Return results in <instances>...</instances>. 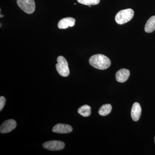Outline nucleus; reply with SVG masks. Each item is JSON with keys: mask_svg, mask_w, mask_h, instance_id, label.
<instances>
[{"mask_svg": "<svg viewBox=\"0 0 155 155\" xmlns=\"http://www.w3.org/2000/svg\"><path fill=\"white\" fill-rule=\"evenodd\" d=\"M89 62L92 67L100 70L108 69L111 64L110 59L102 54H97L91 56Z\"/></svg>", "mask_w": 155, "mask_h": 155, "instance_id": "1", "label": "nucleus"}, {"mask_svg": "<svg viewBox=\"0 0 155 155\" xmlns=\"http://www.w3.org/2000/svg\"><path fill=\"white\" fill-rule=\"evenodd\" d=\"M134 15V11L132 9H127L119 11L116 14L115 20L118 24L122 25L130 21Z\"/></svg>", "mask_w": 155, "mask_h": 155, "instance_id": "2", "label": "nucleus"}, {"mask_svg": "<svg viewBox=\"0 0 155 155\" xmlns=\"http://www.w3.org/2000/svg\"><path fill=\"white\" fill-rule=\"evenodd\" d=\"M57 62L58 64H56V67L58 73L63 77L69 76L70 71L68 62L65 58L63 56H59L57 58Z\"/></svg>", "mask_w": 155, "mask_h": 155, "instance_id": "3", "label": "nucleus"}, {"mask_svg": "<svg viewBox=\"0 0 155 155\" xmlns=\"http://www.w3.org/2000/svg\"><path fill=\"white\" fill-rule=\"evenodd\" d=\"M17 2L19 8L26 14H32L35 11L34 0H17Z\"/></svg>", "mask_w": 155, "mask_h": 155, "instance_id": "4", "label": "nucleus"}, {"mask_svg": "<svg viewBox=\"0 0 155 155\" xmlns=\"http://www.w3.org/2000/svg\"><path fill=\"white\" fill-rule=\"evenodd\" d=\"M43 147L46 149L51 151H58L63 149L65 143L63 142L58 140H51L45 142Z\"/></svg>", "mask_w": 155, "mask_h": 155, "instance_id": "5", "label": "nucleus"}, {"mask_svg": "<svg viewBox=\"0 0 155 155\" xmlns=\"http://www.w3.org/2000/svg\"><path fill=\"white\" fill-rule=\"evenodd\" d=\"M17 126V123L14 119H8L4 122L1 125L0 131L1 133H9L15 129Z\"/></svg>", "mask_w": 155, "mask_h": 155, "instance_id": "6", "label": "nucleus"}, {"mask_svg": "<svg viewBox=\"0 0 155 155\" xmlns=\"http://www.w3.org/2000/svg\"><path fill=\"white\" fill-rule=\"evenodd\" d=\"M72 127L67 124H58L53 127L52 131L59 134L69 133L72 131Z\"/></svg>", "mask_w": 155, "mask_h": 155, "instance_id": "7", "label": "nucleus"}, {"mask_svg": "<svg viewBox=\"0 0 155 155\" xmlns=\"http://www.w3.org/2000/svg\"><path fill=\"white\" fill-rule=\"evenodd\" d=\"M130 75V71L128 69H122L118 70L116 74V80L118 82L123 83L127 81Z\"/></svg>", "mask_w": 155, "mask_h": 155, "instance_id": "8", "label": "nucleus"}, {"mask_svg": "<svg viewBox=\"0 0 155 155\" xmlns=\"http://www.w3.org/2000/svg\"><path fill=\"white\" fill-rule=\"evenodd\" d=\"M75 19L72 17H66L61 19L58 23L60 29H66L69 27H73L75 25Z\"/></svg>", "mask_w": 155, "mask_h": 155, "instance_id": "9", "label": "nucleus"}, {"mask_svg": "<svg viewBox=\"0 0 155 155\" xmlns=\"http://www.w3.org/2000/svg\"><path fill=\"white\" fill-rule=\"evenodd\" d=\"M141 113V108L140 104L138 103H134L131 110V116L133 121H138L140 118Z\"/></svg>", "mask_w": 155, "mask_h": 155, "instance_id": "10", "label": "nucleus"}, {"mask_svg": "<svg viewBox=\"0 0 155 155\" xmlns=\"http://www.w3.org/2000/svg\"><path fill=\"white\" fill-rule=\"evenodd\" d=\"M155 30V16L150 17L147 21L144 30L147 33H151Z\"/></svg>", "mask_w": 155, "mask_h": 155, "instance_id": "11", "label": "nucleus"}, {"mask_svg": "<svg viewBox=\"0 0 155 155\" xmlns=\"http://www.w3.org/2000/svg\"><path fill=\"white\" fill-rule=\"evenodd\" d=\"M78 112L84 117H88L91 114V107L87 105H84L78 109Z\"/></svg>", "mask_w": 155, "mask_h": 155, "instance_id": "12", "label": "nucleus"}, {"mask_svg": "<svg viewBox=\"0 0 155 155\" xmlns=\"http://www.w3.org/2000/svg\"><path fill=\"white\" fill-rule=\"evenodd\" d=\"M112 107L110 104H106L102 106L99 110V114L101 116H106L110 113Z\"/></svg>", "mask_w": 155, "mask_h": 155, "instance_id": "13", "label": "nucleus"}, {"mask_svg": "<svg viewBox=\"0 0 155 155\" xmlns=\"http://www.w3.org/2000/svg\"><path fill=\"white\" fill-rule=\"evenodd\" d=\"M80 4L85 5H95L100 3V0H77Z\"/></svg>", "mask_w": 155, "mask_h": 155, "instance_id": "14", "label": "nucleus"}, {"mask_svg": "<svg viewBox=\"0 0 155 155\" xmlns=\"http://www.w3.org/2000/svg\"><path fill=\"white\" fill-rule=\"evenodd\" d=\"M6 99L5 97H0V111H2L5 104Z\"/></svg>", "mask_w": 155, "mask_h": 155, "instance_id": "15", "label": "nucleus"}, {"mask_svg": "<svg viewBox=\"0 0 155 155\" xmlns=\"http://www.w3.org/2000/svg\"><path fill=\"white\" fill-rule=\"evenodd\" d=\"M4 17V16H3V15H1V18H2V17Z\"/></svg>", "mask_w": 155, "mask_h": 155, "instance_id": "16", "label": "nucleus"}, {"mask_svg": "<svg viewBox=\"0 0 155 155\" xmlns=\"http://www.w3.org/2000/svg\"></svg>", "mask_w": 155, "mask_h": 155, "instance_id": "17", "label": "nucleus"}, {"mask_svg": "<svg viewBox=\"0 0 155 155\" xmlns=\"http://www.w3.org/2000/svg\"><path fill=\"white\" fill-rule=\"evenodd\" d=\"M16 1H17V0H16Z\"/></svg>", "mask_w": 155, "mask_h": 155, "instance_id": "18", "label": "nucleus"}]
</instances>
